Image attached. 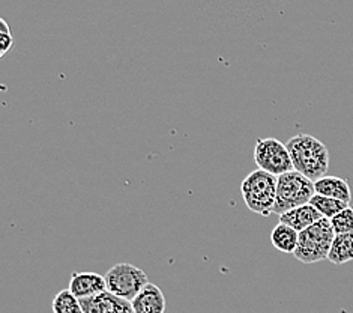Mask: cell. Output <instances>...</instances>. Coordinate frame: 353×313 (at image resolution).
<instances>
[{
	"label": "cell",
	"instance_id": "obj_1",
	"mask_svg": "<svg viewBox=\"0 0 353 313\" xmlns=\"http://www.w3.org/2000/svg\"><path fill=\"white\" fill-rule=\"evenodd\" d=\"M293 169L313 182L326 176L330 169V152L325 143L305 133H299L288 143Z\"/></svg>",
	"mask_w": 353,
	"mask_h": 313
},
{
	"label": "cell",
	"instance_id": "obj_2",
	"mask_svg": "<svg viewBox=\"0 0 353 313\" xmlns=\"http://www.w3.org/2000/svg\"><path fill=\"white\" fill-rule=\"evenodd\" d=\"M241 193L250 211L263 217L272 214L276 202V176L257 169L242 181Z\"/></svg>",
	"mask_w": 353,
	"mask_h": 313
},
{
	"label": "cell",
	"instance_id": "obj_3",
	"mask_svg": "<svg viewBox=\"0 0 353 313\" xmlns=\"http://www.w3.org/2000/svg\"><path fill=\"white\" fill-rule=\"evenodd\" d=\"M335 238V231L330 218H322L305 231L299 232L298 247L295 250V258L302 264H316L327 259Z\"/></svg>",
	"mask_w": 353,
	"mask_h": 313
},
{
	"label": "cell",
	"instance_id": "obj_4",
	"mask_svg": "<svg viewBox=\"0 0 353 313\" xmlns=\"http://www.w3.org/2000/svg\"><path fill=\"white\" fill-rule=\"evenodd\" d=\"M314 194V182L296 171L276 176V202L274 214L281 216L293 208L307 205Z\"/></svg>",
	"mask_w": 353,
	"mask_h": 313
},
{
	"label": "cell",
	"instance_id": "obj_5",
	"mask_svg": "<svg viewBox=\"0 0 353 313\" xmlns=\"http://www.w3.org/2000/svg\"><path fill=\"white\" fill-rule=\"evenodd\" d=\"M107 291L114 297L132 301L148 282V274L132 264H116L105 273Z\"/></svg>",
	"mask_w": 353,
	"mask_h": 313
},
{
	"label": "cell",
	"instance_id": "obj_6",
	"mask_svg": "<svg viewBox=\"0 0 353 313\" xmlns=\"http://www.w3.org/2000/svg\"><path fill=\"white\" fill-rule=\"evenodd\" d=\"M254 162L259 169L274 176L295 171L288 145H284L283 142L274 137L259 139L256 142Z\"/></svg>",
	"mask_w": 353,
	"mask_h": 313
},
{
	"label": "cell",
	"instance_id": "obj_7",
	"mask_svg": "<svg viewBox=\"0 0 353 313\" xmlns=\"http://www.w3.org/2000/svg\"><path fill=\"white\" fill-rule=\"evenodd\" d=\"M85 313H134L131 301L114 297L110 292H103L89 298H81Z\"/></svg>",
	"mask_w": 353,
	"mask_h": 313
},
{
	"label": "cell",
	"instance_id": "obj_8",
	"mask_svg": "<svg viewBox=\"0 0 353 313\" xmlns=\"http://www.w3.org/2000/svg\"><path fill=\"white\" fill-rule=\"evenodd\" d=\"M68 290L77 298H89L107 292L105 277L98 273H72Z\"/></svg>",
	"mask_w": 353,
	"mask_h": 313
},
{
	"label": "cell",
	"instance_id": "obj_9",
	"mask_svg": "<svg viewBox=\"0 0 353 313\" xmlns=\"http://www.w3.org/2000/svg\"><path fill=\"white\" fill-rule=\"evenodd\" d=\"M134 313H165V297L157 285L148 283L131 301Z\"/></svg>",
	"mask_w": 353,
	"mask_h": 313
},
{
	"label": "cell",
	"instance_id": "obj_10",
	"mask_svg": "<svg viewBox=\"0 0 353 313\" xmlns=\"http://www.w3.org/2000/svg\"><path fill=\"white\" fill-rule=\"evenodd\" d=\"M323 216L319 213V211L311 205H301L298 208H293L288 213H284L280 216V223L289 225L293 229H296L298 232L305 231L307 227L313 226L314 223H317L319 220H322Z\"/></svg>",
	"mask_w": 353,
	"mask_h": 313
},
{
	"label": "cell",
	"instance_id": "obj_11",
	"mask_svg": "<svg viewBox=\"0 0 353 313\" xmlns=\"http://www.w3.org/2000/svg\"><path fill=\"white\" fill-rule=\"evenodd\" d=\"M314 190H316V194L339 199V200L346 202V204H350L352 200V190H350L349 182L339 176L326 175L321 178V180L314 182Z\"/></svg>",
	"mask_w": 353,
	"mask_h": 313
},
{
	"label": "cell",
	"instance_id": "obj_12",
	"mask_svg": "<svg viewBox=\"0 0 353 313\" xmlns=\"http://www.w3.org/2000/svg\"><path fill=\"white\" fill-rule=\"evenodd\" d=\"M299 241V232L289 225L279 223L271 234V243L274 247L283 253H295Z\"/></svg>",
	"mask_w": 353,
	"mask_h": 313
},
{
	"label": "cell",
	"instance_id": "obj_13",
	"mask_svg": "<svg viewBox=\"0 0 353 313\" xmlns=\"http://www.w3.org/2000/svg\"><path fill=\"white\" fill-rule=\"evenodd\" d=\"M327 260L335 265H343L353 260V234L335 235Z\"/></svg>",
	"mask_w": 353,
	"mask_h": 313
},
{
	"label": "cell",
	"instance_id": "obj_14",
	"mask_svg": "<svg viewBox=\"0 0 353 313\" xmlns=\"http://www.w3.org/2000/svg\"><path fill=\"white\" fill-rule=\"evenodd\" d=\"M310 204L313 205L325 218H330V220L350 205V204H346V202L339 200V199L322 196V194H314V196L311 198Z\"/></svg>",
	"mask_w": 353,
	"mask_h": 313
},
{
	"label": "cell",
	"instance_id": "obj_15",
	"mask_svg": "<svg viewBox=\"0 0 353 313\" xmlns=\"http://www.w3.org/2000/svg\"><path fill=\"white\" fill-rule=\"evenodd\" d=\"M52 307L53 313H85L83 312L80 298L75 297L70 290L57 292Z\"/></svg>",
	"mask_w": 353,
	"mask_h": 313
},
{
	"label": "cell",
	"instance_id": "obj_16",
	"mask_svg": "<svg viewBox=\"0 0 353 313\" xmlns=\"http://www.w3.org/2000/svg\"><path fill=\"white\" fill-rule=\"evenodd\" d=\"M335 235L339 234H353V207L349 205L335 217L331 218Z\"/></svg>",
	"mask_w": 353,
	"mask_h": 313
},
{
	"label": "cell",
	"instance_id": "obj_17",
	"mask_svg": "<svg viewBox=\"0 0 353 313\" xmlns=\"http://www.w3.org/2000/svg\"><path fill=\"white\" fill-rule=\"evenodd\" d=\"M14 47L12 32L10 24L5 20H0V56H5Z\"/></svg>",
	"mask_w": 353,
	"mask_h": 313
}]
</instances>
